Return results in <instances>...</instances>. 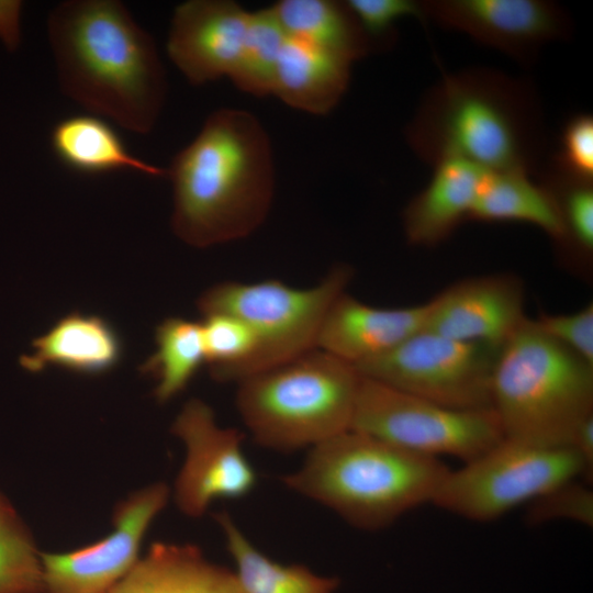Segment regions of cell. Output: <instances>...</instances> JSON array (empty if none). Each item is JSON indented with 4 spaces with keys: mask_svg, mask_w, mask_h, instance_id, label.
Wrapping results in <instances>:
<instances>
[{
    "mask_svg": "<svg viewBox=\"0 0 593 593\" xmlns=\"http://www.w3.org/2000/svg\"><path fill=\"white\" fill-rule=\"evenodd\" d=\"M64 92L123 128L146 134L163 109L166 72L153 37L115 0H70L48 16Z\"/></svg>",
    "mask_w": 593,
    "mask_h": 593,
    "instance_id": "1",
    "label": "cell"
},
{
    "mask_svg": "<svg viewBox=\"0 0 593 593\" xmlns=\"http://www.w3.org/2000/svg\"><path fill=\"white\" fill-rule=\"evenodd\" d=\"M174 190L171 227L205 248L242 239L266 220L275 190L269 137L249 112L219 109L167 169Z\"/></svg>",
    "mask_w": 593,
    "mask_h": 593,
    "instance_id": "2",
    "label": "cell"
},
{
    "mask_svg": "<svg viewBox=\"0 0 593 593\" xmlns=\"http://www.w3.org/2000/svg\"><path fill=\"white\" fill-rule=\"evenodd\" d=\"M536 99L526 85L473 69L445 76L406 131L414 152L435 164L460 158L488 170L532 174L540 150Z\"/></svg>",
    "mask_w": 593,
    "mask_h": 593,
    "instance_id": "3",
    "label": "cell"
},
{
    "mask_svg": "<svg viewBox=\"0 0 593 593\" xmlns=\"http://www.w3.org/2000/svg\"><path fill=\"white\" fill-rule=\"evenodd\" d=\"M449 471L438 458L348 429L310 448L281 482L351 526L379 530L432 503Z\"/></svg>",
    "mask_w": 593,
    "mask_h": 593,
    "instance_id": "4",
    "label": "cell"
},
{
    "mask_svg": "<svg viewBox=\"0 0 593 593\" xmlns=\"http://www.w3.org/2000/svg\"><path fill=\"white\" fill-rule=\"evenodd\" d=\"M491 405L504 438L570 447L593 414V365L525 317L499 350Z\"/></svg>",
    "mask_w": 593,
    "mask_h": 593,
    "instance_id": "5",
    "label": "cell"
},
{
    "mask_svg": "<svg viewBox=\"0 0 593 593\" xmlns=\"http://www.w3.org/2000/svg\"><path fill=\"white\" fill-rule=\"evenodd\" d=\"M360 378L353 365L316 348L239 381L236 409L260 446L312 448L350 429Z\"/></svg>",
    "mask_w": 593,
    "mask_h": 593,
    "instance_id": "6",
    "label": "cell"
},
{
    "mask_svg": "<svg viewBox=\"0 0 593 593\" xmlns=\"http://www.w3.org/2000/svg\"><path fill=\"white\" fill-rule=\"evenodd\" d=\"M353 277L349 265L338 264L318 283L305 289L277 279L223 281L208 288L197 301L201 314L237 316L257 339L254 355L233 372L230 382L238 383L316 349L324 318Z\"/></svg>",
    "mask_w": 593,
    "mask_h": 593,
    "instance_id": "7",
    "label": "cell"
},
{
    "mask_svg": "<svg viewBox=\"0 0 593 593\" xmlns=\"http://www.w3.org/2000/svg\"><path fill=\"white\" fill-rule=\"evenodd\" d=\"M580 475L585 467L571 447L503 438L450 470L432 503L466 519L491 522Z\"/></svg>",
    "mask_w": 593,
    "mask_h": 593,
    "instance_id": "8",
    "label": "cell"
},
{
    "mask_svg": "<svg viewBox=\"0 0 593 593\" xmlns=\"http://www.w3.org/2000/svg\"><path fill=\"white\" fill-rule=\"evenodd\" d=\"M360 377L350 429L413 452L463 462L504 438L492 409H452Z\"/></svg>",
    "mask_w": 593,
    "mask_h": 593,
    "instance_id": "9",
    "label": "cell"
},
{
    "mask_svg": "<svg viewBox=\"0 0 593 593\" xmlns=\"http://www.w3.org/2000/svg\"><path fill=\"white\" fill-rule=\"evenodd\" d=\"M501 347L460 342L422 329L355 368L369 379L459 410H486Z\"/></svg>",
    "mask_w": 593,
    "mask_h": 593,
    "instance_id": "10",
    "label": "cell"
},
{
    "mask_svg": "<svg viewBox=\"0 0 593 593\" xmlns=\"http://www.w3.org/2000/svg\"><path fill=\"white\" fill-rule=\"evenodd\" d=\"M171 433L186 448L174 486L175 502L184 515L200 517L215 500L240 499L254 490L257 474L243 451V434L220 426L205 402L189 400Z\"/></svg>",
    "mask_w": 593,
    "mask_h": 593,
    "instance_id": "11",
    "label": "cell"
},
{
    "mask_svg": "<svg viewBox=\"0 0 593 593\" xmlns=\"http://www.w3.org/2000/svg\"><path fill=\"white\" fill-rule=\"evenodd\" d=\"M169 495L166 483H152L118 503L104 538L72 551L41 552L44 593H109L138 562L143 538Z\"/></svg>",
    "mask_w": 593,
    "mask_h": 593,
    "instance_id": "12",
    "label": "cell"
},
{
    "mask_svg": "<svg viewBox=\"0 0 593 593\" xmlns=\"http://www.w3.org/2000/svg\"><path fill=\"white\" fill-rule=\"evenodd\" d=\"M422 7L425 18L522 60L571 31L562 8L544 0H427Z\"/></svg>",
    "mask_w": 593,
    "mask_h": 593,
    "instance_id": "13",
    "label": "cell"
},
{
    "mask_svg": "<svg viewBox=\"0 0 593 593\" xmlns=\"http://www.w3.org/2000/svg\"><path fill=\"white\" fill-rule=\"evenodd\" d=\"M251 12L228 0H190L174 12L169 58L192 85L232 79L248 46Z\"/></svg>",
    "mask_w": 593,
    "mask_h": 593,
    "instance_id": "14",
    "label": "cell"
},
{
    "mask_svg": "<svg viewBox=\"0 0 593 593\" xmlns=\"http://www.w3.org/2000/svg\"><path fill=\"white\" fill-rule=\"evenodd\" d=\"M525 317L521 279L493 273L458 281L432 299L424 329L501 347Z\"/></svg>",
    "mask_w": 593,
    "mask_h": 593,
    "instance_id": "15",
    "label": "cell"
},
{
    "mask_svg": "<svg viewBox=\"0 0 593 593\" xmlns=\"http://www.w3.org/2000/svg\"><path fill=\"white\" fill-rule=\"evenodd\" d=\"M429 301L383 309L343 292L331 305L317 338V349L354 367L381 356L424 329Z\"/></svg>",
    "mask_w": 593,
    "mask_h": 593,
    "instance_id": "16",
    "label": "cell"
},
{
    "mask_svg": "<svg viewBox=\"0 0 593 593\" xmlns=\"http://www.w3.org/2000/svg\"><path fill=\"white\" fill-rule=\"evenodd\" d=\"M434 166L428 184L403 211L404 234L414 246L438 245L469 220L489 171L460 158L441 159Z\"/></svg>",
    "mask_w": 593,
    "mask_h": 593,
    "instance_id": "17",
    "label": "cell"
},
{
    "mask_svg": "<svg viewBox=\"0 0 593 593\" xmlns=\"http://www.w3.org/2000/svg\"><path fill=\"white\" fill-rule=\"evenodd\" d=\"M33 351L20 358L30 372L56 367L82 376H100L115 368L123 356L122 339L100 315L78 311L60 317L32 342Z\"/></svg>",
    "mask_w": 593,
    "mask_h": 593,
    "instance_id": "18",
    "label": "cell"
},
{
    "mask_svg": "<svg viewBox=\"0 0 593 593\" xmlns=\"http://www.w3.org/2000/svg\"><path fill=\"white\" fill-rule=\"evenodd\" d=\"M109 593H242L230 569L191 544L153 542Z\"/></svg>",
    "mask_w": 593,
    "mask_h": 593,
    "instance_id": "19",
    "label": "cell"
},
{
    "mask_svg": "<svg viewBox=\"0 0 593 593\" xmlns=\"http://www.w3.org/2000/svg\"><path fill=\"white\" fill-rule=\"evenodd\" d=\"M350 61L306 43L287 37L280 51L271 94L291 108L324 115L345 93Z\"/></svg>",
    "mask_w": 593,
    "mask_h": 593,
    "instance_id": "20",
    "label": "cell"
},
{
    "mask_svg": "<svg viewBox=\"0 0 593 593\" xmlns=\"http://www.w3.org/2000/svg\"><path fill=\"white\" fill-rule=\"evenodd\" d=\"M532 174L489 170L469 220L481 222H524L541 228L560 245L564 230L557 200Z\"/></svg>",
    "mask_w": 593,
    "mask_h": 593,
    "instance_id": "21",
    "label": "cell"
},
{
    "mask_svg": "<svg viewBox=\"0 0 593 593\" xmlns=\"http://www.w3.org/2000/svg\"><path fill=\"white\" fill-rule=\"evenodd\" d=\"M51 144L65 166L81 174L134 170L152 177L167 176V169L132 155L116 131L93 115H72L59 121L52 131Z\"/></svg>",
    "mask_w": 593,
    "mask_h": 593,
    "instance_id": "22",
    "label": "cell"
},
{
    "mask_svg": "<svg viewBox=\"0 0 593 593\" xmlns=\"http://www.w3.org/2000/svg\"><path fill=\"white\" fill-rule=\"evenodd\" d=\"M271 8L289 38L350 63L366 56L372 48L345 1L281 0Z\"/></svg>",
    "mask_w": 593,
    "mask_h": 593,
    "instance_id": "23",
    "label": "cell"
},
{
    "mask_svg": "<svg viewBox=\"0 0 593 593\" xmlns=\"http://www.w3.org/2000/svg\"><path fill=\"white\" fill-rule=\"evenodd\" d=\"M242 593H334L339 580L302 564H282L262 553L227 512L215 514Z\"/></svg>",
    "mask_w": 593,
    "mask_h": 593,
    "instance_id": "24",
    "label": "cell"
},
{
    "mask_svg": "<svg viewBox=\"0 0 593 593\" xmlns=\"http://www.w3.org/2000/svg\"><path fill=\"white\" fill-rule=\"evenodd\" d=\"M155 342V353L139 371L156 382V401L166 403L188 387L204 363L200 322L167 317L156 327Z\"/></svg>",
    "mask_w": 593,
    "mask_h": 593,
    "instance_id": "25",
    "label": "cell"
},
{
    "mask_svg": "<svg viewBox=\"0 0 593 593\" xmlns=\"http://www.w3.org/2000/svg\"><path fill=\"white\" fill-rule=\"evenodd\" d=\"M0 593H44L41 551L12 503L0 493Z\"/></svg>",
    "mask_w": 593,
    "mask_h": 593,
    "instance_id": "26",
    "label": "cell"
},
{
    "mask_svg": "<svg viewBox=\"0 0 593 593\" xmlns=\"http://www.w3.org/2000/svg\"><path fill=\"white\" fill-rule=\"evenodd\" d=\"M287 36L272 8L251 12L249 41L244 60L231 79L246 93L271 94L277 60Z\"/></svg>",
    "mask_w": 593,
    "mask_h": 593,
    "instance_id": "27",
    "label": "cell"
},
{
    "mask_svg": "<svg viewBox=\"0 0 593 593\" xmlns=\"http://www.w3.org/2000/svg\"><path fill=\"white\" fill-rule=\"evenodd\" d=\"M200 325L204 363L211 377L219 382H230L233 372L256 350L254 332L237 316L223 313L203 315Z\"/></svg>",
    "mask_w": 593,
    "mask_h": 593,
    "instance_id": "28",
    "label": "cell"
},
{
    "mask_svg": "<svg viewBox=\"0 0 593 593\" xmlns=\"http://www.w3.org/2000/svg\"><path fill=\"white\" fill-rule=\"evenodd\" d=\"M541 182L555 195L562 219L564 238L586 259L593 254V181L574 178L552 165Z\"/></svg>",
    "mask_w": 593,
    "mask_h": 593,
    "instance_id": "29",
    "label": "cell"
},
{
    "mask_svg": "<svg viewBox=\"0 0 593 593\" xmlns=\"http://www.w3.org/2000/svg\"><path fill=\"white\" fill-rule=\"evenodd\" d=\"M558 519L593 526V492L588 485L571 480L530 502L526 513L529 525Z\"/></svg>",
    "mask_w": 593,
    "mask_h": 593,
    "instance_id": "30",
    "label": "cell"
},
{
    "mask_svg": "<svg viewBox=\"0 0 593 593\" xmlns=\"http://www.w3.org/2000/svg\"><path fill=\"white\" fill-rule=\"evenodd\" d=\"M362 32L372 45L389 42L395 23L406 16L425 19L422 1L413 0H347L345 1Z\"/></svg>",
    "mask_w": 593,
    "mask_h": 593,
    "instance_id": "31",
    "label": "cell"
},
{
    "mask_svg": "<svg viewBox=\"0 0 593 593\" xmlns=\"http://www.w3.org/2000/svg\"><path fill=\"white\" fill-rule=\"evenodd\" d=\"M555 167L582 180L593 181V118L581 113L564 125Z\"/></svg>",
    "mask_w": 593,
    "mask_h": 593,
    "instance_id": "32",
    "label": "cell"
},
{
    "mask_svg": "<svg viewBox=\"0 0 593 593\" xmlns=\"http://www.w3.org/2000/svg\"><path fill=\"white\" fill-rule=\"evenodd\" d=\"M547 335L593 365V304L569 314L542 313L535 320Z\"/></svg>",
    "mask_w": 593,
    "mask_h": 593,
    "instance_id": "33",
    "label": "cell"
},
{
    "mask_svg": "<svg viewBox=\"0 0 593 593\" xmlns=\"http://www.w3.org/2000/svg\"><path fill=\"white\" fill-rule=\"evenodd\" d=\"M22 2L0 0V40L9 51H14L21 42Z\"/></svg>",
    "mask_w": 593,
    "mask_h": 593,
    "instance_id": "34",
    "label": "cell"
},
{
    "mask_svg": "<svg viewBox=\"0 0 593 593\" xmlns=\"http://www.w3.org/2000/svg\"><path fill=\"white\" fill-rule=\"evenodd\" d=\"M570 447L578 454L585 467V478L590 481L593 474V414L577 427Z\"/></svg>",
    "mask_w": 593,
    "mask_h": 593,
    "instance_id": "35",
    "label": "cell"
}]
</instances>
